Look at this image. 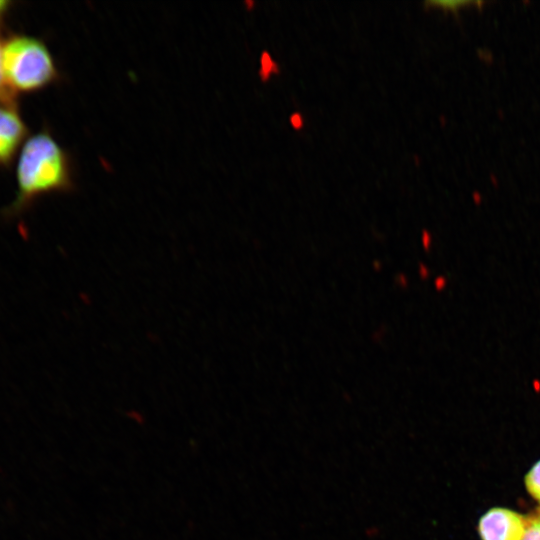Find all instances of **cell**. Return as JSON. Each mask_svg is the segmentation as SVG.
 <instances>
[{"label":"cell","mask_w":540,"mask_h":540,"mask_svg":"<svg viewBox=\"0 0 540 540\" xmlns=\"http://www.w3.org/2000/svg\"><path fill=\"white\" fill-rule=\"evenodd\" d=\"M17 193L6 209L7 216L24 212L37 198L62 192L73 186L68 153L47 131L34 134L23 143L16 167Z\"/></svg>","instance_id":"6da1fadb"},{"label":"cell","mask_w":540,"mask_h":540,"mask_svg":"<svg viewBox=\"0 0 540 540\" xmlns=\"http://www.w3.org/2000/svg\"><path fill=\"white\" fill-rule=\"evenodd\" d=\"M3 67L7 82L16 93L41 90L58 78L48 47L27 35H12L3 42Z\"/></svg>","instance_id":"7a4b0ae2"},{"label":"cell","mask_w":540,"mask_h":540,"mask_svg":"<svg viewBox=\"0 0 540 540\" xmlns=\"http://www.w3.org/2000/svg\"><path fill=\"white\" fill-rule=\"evenodd\" d=\"M525 528L523 515L503 507L491 508L478 522L481 540H522Z\"/></svg>","instance_id":"3957f363"},{"label":"cell","mask_w":540,"mask_h":540,"mask_svg":"<svg viewBox=\"0 0 540 540\" xmlns=\"http://www.w3.org/2000/svg\"><path fill=\"white\" fill-rule=\"evenodd\" d=\"M16 108L0 103V167H9L27 135Z\"/></svg>","instance_id":"277c9868"},{"label":"cell","mask_w":540,"mask_h":540,"mask_svg":"<svg viewBox=\"0 0 540 540\" xmlns=\"http://www.w3.org/2000/svg\"><path fill=\"white\" fill-rule=\"evenodd\" d=\"M0 103L18 109L17 93L7 82L3 67V43L0 41Z\"/></svg>","instance_id":"5b68a950"},{"label":"cell","mask_w":540,"mask_h":540,"mask_svg":"<svg viewBox=\"0 0 540 540\" xmlns=\"http://www.w3.org/2000/svg\"><path fill=\"white\" fill-rule=\"evenodd\" d=\"M524 482L530 496L540 503V460L527 472Z\"/></svg>","instance_id":"8992f818"},{"label":"cell","mask_w":540,"mask_h":540,"mask_svg":"<svg viewBox=\"0 0 540 540\" xmlns=\"http://www.w3.org/2000/svg\"><path fill=\"white\" fill-rule=\"evenodd\" d=\"M522 540H540V516L526 519V528Z\"/></svg>","instance_id":"52a82bcc"},{"label":"cell","mask_w":540,"mask_h":540,"mask_svg":"<svg viewBox=\"0 0 540 540\" xmlns=\"http://www.w3.org/2000/svg\"><path fill=\"white\" fill-rule=\"evenodd\" d=\"M11 2L7 0H0V27L3 23L4 17L6 16L8 10L10 9Z\"/></svg>","instance_id":"ba28073f"},{"label":"cell","mask_w":540,"mask_h":540,"mask_svg":"<svg viewBox=\"0 0 540 540\" xmlns=\"http://www.w3.org/2000/svg\"><path fill=\"white\" fill-rule=\"evenodd\" d=\"M422 239V245L425 250H429L431 245V237L430 234L427 231H424L421 236Z\"/></svg>","instance_id":"9c48e42d"},{"label":"cell","mask_w":540,"mask_h":540,"mask_svg":"<svg viewBox=\"0 0 540 540\" xmlns=\"http://www.w3.org/2000/svg\"><path fill=\"white\" fill-rule=\"evenodd\" d=\"M396 283L402 288H406L408 286V278L406 275L400 273L396 277Z\"/></svg>","instance_id":"30bf717a"},{"label":"cell","mask_w":540,"mask_h":540,"mask_svg":"<svg viewBox=\"0 0 540 540\" xmlns=\"http://www.w3.org/2000/svg\"><path fill=\"white\" fill-rule=\"evenodd\" d=\"M419 276L423 279L427 278L429 276V270L428 268L423 264H419Z\"/></svg>","instance_id":"8fae6325"},{"label":"cell","mask_w":540,"mask_h":540,"mask_svg":"<svg viewBox=\"0 0 540 540\" xmlns=\"http://www.w3.org/2000/svg\"><path fill=\"white\" fill-rule=\"evenodd\" d=\"M445 283H446V280L445 278L443 277H438L436 280H435V287L440 290V289H443L445 287Z\"/></svg>","instance_id":"7c38bea8"},{"label":"cell","mask_w":540,"mask_h":540,"mask_svg":"<svg viewBox=\"0 0 540 540\" xmlns=\"http://www.w3.org/2000/svg\"><path fill=\"white\" fill-rule=\"evenodd\" d=\"M373 267H374V269L379 270L381 268V262L374 261L373 262Z\"/></svg>","instance_id":"4fadbf2b"}]
</instances>
